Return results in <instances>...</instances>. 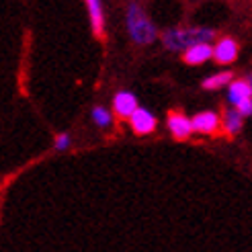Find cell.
<instances>
[{"label":"cell","mask_w":252,"mask_h":252,"mask_svg":"<svg viewBox=\"0 0 252 252\" xmlns=\"http://www.w3.org/2000/svg\"><path fill=\"white\" fill-rule=\"evenodd\" d=\"M88 8V17H91V27L96 37L105 35V12L100 6V0H84Z\"/></svg>","instance_id":"8"},{"label":"cell","mask_w":252,"mask_h":252,"mask_svg":"<svg viewBox=\"0 0 252 252\" xmlns=\"http://www.w3.org/2000/svg\"><path fill=\"white\" fill-rule=\"evenodd\" d=\"M213 39L211 29H187V31H166L164 45L170 49H189L199 43H209Z\"/></svg>","instance_id":"1"},{"label":"cell","mask_w":252,"mask_h":252,"mask_svg":"<svg viewBox=\"0 0 252 252\" xmlns=\"http://www.w3.org/2000/svg\"><path fill=\"white\" fill-rule=\"evenodd\" d=\"M93 119L96 125H100V127H107V125H111V113L103 107H96L93 111Z\"/></svg>","instance_id":"13"},{"label":"cell","mask_w":252,"mask_h":252,"mask_svg":"<svg viewBox=\"0 0 252 252\" xmlns=\"http://www.w3.org/2000/svg\"><path fill=\"white\" fill-rule=\"evenodd\" d=\"M129 121H131V127H133V131H135L137 135L152 133V131L156 129V117H154L148 109H137Z\"/></svg>","instance_id":"5"},{"label":"cell","mask_w":252,"mask_h":252,"mask_svg":"<svg viewBox=\"0 0 252 252\" xmlns=\"http://www.w3.org/2000/svg\"><path fill=\"white\" fill-rule=\"evenodd\" d=\"M68 146H70V135L62 133V135L56 137V142H54V148H56V150H66Z\"/></svg>","instance_id":"14"},{"label":"cell","mask_w":252,"mask_h":252,"mask_svg":"<svg viewBox=\"0 0 252 252\" xmlns=\"http://www.w3.org/2000/svg\"><path fill=\"white\" fill-rule=\"evenodd\" d=\"M185 62L191 66H197V64H203V62H207L209 58H213V47L209 43H199V45H193L189 47L185 52Z\"/></svg>","instance_id":"9"},{"label":"cell","mask_w":252,"mask_h":252,"mask_svg":"<svg viewBox=\"0 0 252 252\" xmlns=\"http://www.w3.org/2000/svg\"><path fill=\"white\" fill-rule=\"evenodd\" d=\"M127 15H129L127 17V27H129V33H131L133 39L137 43H152L156 39V27L144 15V10L137 4H131Z\"/></svg>","instance_id":"2"},{"label":"cell","mask_w":252,"mask_h":252,"mask_svg":"<svg viewBox=\"0 0 252 252\" xmlns=\"http://www.w3.org/2000/svg\"><path fill=\"white\" fill-rule=\"evenodd\" d=\"M228 98L238 107L240 103H244V100L252 98V86H250L246 80H236V82H232V84H230Z\"/></svg>","instance_id":"10"},{"label":"cell","mask_w":252,"mask_h":252,"mask_svg":"<svg viewBox=\"0 0 252 252\" xmlns=\"http://www.w3.org/2000/svg\"><path fill=\"white\" fill-rule=\"evenodd\" d=\"M250 86H252V84H250Z\"/></svg>","instance_id":"16"},{"label":"cell","mask_w":252,"mask_h":252,"mask_svg":"<svg viewBox=\"0 0 252 252\" xmlns=\"http://www.w3.org/2000/svg\"><path fill=\"white\" fill-rule=\"evenodd\" d=\"M221 125H223L225 133L236 135L238 131L242 129V115H240V113H238L236 109L225 111V115H223V119H221Z\"/></svg>","instance_id":"11"},{"label":"cell","mask_w":252,"mask_h":252,"mask_svg":"<svg viewBox=\"0 0 252 252\" xmlns=\"http://www.w3.org/2000/svg\"><path fill=\"white\" fill-rule=\"evenodd\" d=\"M113 107H115V115L121 117V119H131L133 113L140 109L137 107V100L131 93H119L115 96V103H113Z\"/></svg>","instance_id":"7"},{"label":"cell","mask_w":252,"mask_h":252,"mask_svg":"<svg viewBox=\"0 0 252 252\" xmlns=\"http://www.w3.org/2000/svg\"><path fill=\"white\" fill-rule=\"evenodd\" d=\"M238 56V43L232 37H221V39L213 47V58H216L220 64H232Z\"/></svg>","instance_id":"4"},{"label":"cell","mask_w":252,"mask_h":252,"mask_svg":"<svg viewBox=\"0 0 252 252\" xmlns=\"http://www.w3.org/2000/svg\"><path fill=\"white\" fill-rule=\"evenodd\" d=\"M236 111L240 113L242 117H246V115H252V98H248V100H244V103H240L236 107Z\"/></svg>","instance_id":"15"},{"label":"cell","mask_w":252,"mask_h":252,"mask_svg":"<svg viewBox=\"0 0 252 252\" xmlns=\"http://www.w3.org/2000/svg\"><path fill=\"white\" fill-rule=\"evenodd\" d=\"M225 82H232V72H220V74H213L207 80H203V88L207 91H213V88H220Z\"/></svg>","instance_id":"12"},{"label":"cell","mask_w":252,"mask_h":252,"mask_svg":"<svg viewBox=\"0 0 252 252\" xmlns=\"http://www.w3.org/2000/svg\"><path fill=\"white\" fill-rule=\"evenodd\" d=\"M168 129L172 131V135L176 140H187L195 129H193V119H189L187 115L179 111L168 113Z\"/></svg>","instance_id":"3"},{"label":"cell","mask_w":252,"mask_h":252,"mask_svg":"<svg viewBox=\"0 0 252 252\" xmlns=\"http://www.w3.org/2000/svg\"><path fill=\"white\" fill-rule=\"evenodd\" d=\"M220 127V117L216 115V113L211 111H203V113H197V115L193 117V129L197 133H216Z\"/></svg>","instance_id":"6"}]
</instances>
